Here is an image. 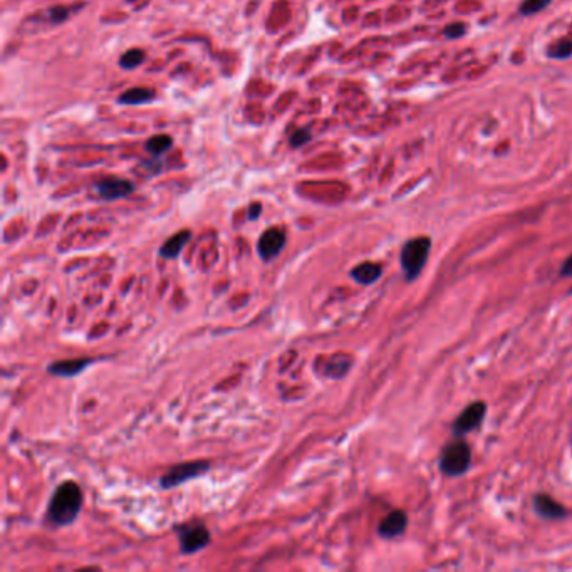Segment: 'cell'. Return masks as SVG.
Instances as JSON below:
<instances>
[{
    "mask_svg": "<svg viewBox=\"0 0 572 572\" xmlns=\"http://www.w3.org/2000/svg\"><path fill=\"white\" fill-rule=\"evenodd\" d=\"M83 494L74 481H66L59 485L51 497L47 507V515L56 525L73 524L81 512Z\"/></svg>",
    "mask_w": 572,
    "mask_h": 572,
    "instance_id": "cell-1",
    "label": "cell"
},
{
    "mask_svg": "<svg viewBox=\"0 0 572 572\" xmlns=\"http://www.w3.org/2000/svg\"><path fill=\"white\" fill-rule=\"evenodd\" d=\"M431 250V240L428 237H416L408 240L402 249V267L407 281H414L425 269Z\"/></svg>",
    "mask_w": 572,
    "mask_h": 572,
    "instance_id": "cell-2",
    "label": "cell"
},
{
    "mask_svg": "<svg viewBox=\"0 0 572 572\" xmlns=\"http://www.w3.org/2000/svg\"><path fill=\"white\" fill-rule=\"evenodd\" d=\"M472 463L470 447L463 440L447 445L440 455V470L447 477H460L467 474Z\"/></svg>",
    "mask_w": 572,
    "mask_h": 572,
    "instance_id": "cell-3",
    "label": "cell"
},
{
    "mask_svg": "<svg viewBox=\"0 0 572 572\" xmlns=\"http://www.w3.org/2000/svg\"><path fill=\"white\" fill-rule=\"evenodd\" d=\"M209 462H190V463H182V465H177L171 468L170 472L161 477V487L163 489H173L178 487V485L185 484L187 480L197 479V477L204 475L209 472Z\"/></svg>",
    "mask_w": 572,
    "mask_h": 572,
    "instance_id": "cell-4",
    "label": "cell"
},
{
    "mask_svg": "<svg viewBox=\"0 0 572 572\" xmlns=\"http://www.w3.org/2000/svg\"><path fill=\"white\" fill-rule=\"evenodd\" d=\"M485 413H487V404L477 402L472 403L470 407H467L463 412L458 414V418L455 420L452 430L455 436H463L470 431L477 430L484 421Z\"/></svg>",
    "mask_w": 572,
    "mask_h": 572,
    "instance_id": "cell-5",
    "label": "cell"
},
{
    "mask_svg": "<svg viewBox=\"0 0 572 572\" xmlns=\"http://www.w3.org/2000/svg\"><path fill=\"white\" fill-rule=\"evenodd\" d=\"M180 549L183 554H195L209 546L210 532L205 525H187L178 532Z\"/></svg>",
    "mask_w": 572,
    "mask_h": 572,
    "instance_id": "cell-6",
    "label": "cell"
},
{
    "mask_svg": "<svg viewBox=\"0 0 572 572\" xmlns=\"http://www.w3.org/2000/svg\"><path fill=\"white\" fill-rule=\"evenodd\" d=\"M284 245H286V233L281 228H269L262 233L257 244V250H259L260 259L264 262H270L281 254Z\"/></svg>",
    "mask_w": 572,
    "mask_h": 572,
    "instance_id": "cell-7",
    "label": "cell"
},
{
    "mask_svg": "<svg viewBox=\"0 0 572 572\" xmlns=\"http://www.w3.org/2000/svg\"><path fill=\"white\" fill-rule=\"evenodd\" d=\"M94 190H96V193L103 198V200L111 202L118 200V198L128 197L129 193H133L134 187L132 182H128V180L110 177L99 180V182L94 185Z\"/></svg>",
    "mask_w": 572,
    "mask_h": 572,
    "instance_id": "cell-8",
    "label": "cell"
},
{
    "mask_svg": "<svg viewBox=\"0 0 572 572\" xmlns=\"http://www.w3.org/2000/svg\"><path fill=\"white\" fill-rule=\"evenodd\" d=\"M534 510L539 517L546 520H559L564 519L567 515V510L561 506L557 500H554L552 497H549L546 494H537L534 495Z\"/></svg>",
    "mask_w": 572,
    "mask_h": 572,
    "instance_id": "cell-9",
    "label": "cell"
},
{
    "mask_svg": "<svg viewBox=\"0 0 572 572\" xmlns=\"http://www.w3.org/2000/svg\"><path fill=\"white\" fill-rule=\"evenodd\" d=\"M408 527V517L403 510H393L378 525V534L383 539H395L402 535Z\"/></svg>",
    "mask_w": 572,
    "mask_h": 572,
    "instance_id": "cell-10",
    "label": "cell"
},
{
    "mask_svg": "<svg viewBox=\"0 0 572 572\" xmlns=\"http://www.w3.org/2000/svg\"><path fill=\"white\" fill-rule=\"evenodd\" d=\"M93 359H67V361H57L49 364L47 371L51 375L62 376V378H71L79 375L83 369H86L89 364H93Z\"/></svg>",
    "mask_w": 572,
    "mask_h": 572,
    "instance_id": "cell-11",
    "label": "cell"
},
{
    "mask_svg": "<svg viewBox=\"0 0 572 572\" xmlns=\"http://www.w3.org/2000/svg\"><path fill=\"white\" fill-rule=\"evenodd\" d=\"M383 274V265L375 264V262H363L351 270V277L354 279L356 282L363 284V286H369V284H375L378 279L381 277Z\"/></svg>",
    "mask_w": 572,
    "mask_h": 572,
    "instance_id": "cell-12",
    "label": "cell"
},
{
    "mask_svg": "<svg viewBox=\"0 0 572 572\" xmlns=\"http://www.w3.org/2000/svg\"><path fill=\"white\" fill-rule=\"evenodd\" d=\"M190 238H192L190 230H182L175 233V235L170 237L163 244V247H161L160 255L163 257V259H177L180 252L183 250V247L190 242Z\"/></svg>",
    "mask_w": 572,
    "mask_h": 572,
    "instance_id": "cell-13",
    "label": "cell"
},
{
    "mask_svg": "<svg viewBox=\"0 0 572 572\" xmlns=\"http://www.w3.org/2000/svg\"><path fill=\"white\" fill-rule=\"evenodd\" d=\"M155 98V91L148 88H133L119 96V103L123 105H143Z\"/></svg>",
    "mask_w": 572,
    "mask_h": 572,
    "instance_id": "cell-14",
    "label": "cell"
},
{
    "mask_svg": "<svg viewBox=\"0 0 572 572\" xmlns=\"http://www.w3.org/2000/svg\"><path fill=\"white\" fill-rule=\"evenodd\" d=\"M351 366V359L348 356H332L331 359L327 361V366H326V371H324V375L331 376V378H341L346 375V371H348Z\"/></svg>",
    "mask_w": 572,
    "mask_h": 572,
    "instance_id": "cell-15",
    "label": "cell"
},
{
    "mask_svg": "<svg viewBox=\"0 0 572 572\" xmlns=\"http://www.w3.org/2000/svg\"><path fill=\"white\" fill-rule=\"evenodd\" d=\"M171 146H173V139H171L168 134H156V136L148 139L146 143L148 153H151V155L155 156H160L161 153H166Z\"/></svg>",
    "mask_w": 572,
    "mask_h": 572,
    "instance_id": "cell-16",
    "label": "cell"
},
{
    "mask_svg": "<svg viewBox=\"0 0 572 572\" xmlns=\"http://www.w3.org/2000/svg\"><path fill=\"white\" fill-rule=\"evenodd\" d=\"M143 61H145V52L141 49H129L121 56L119 66L123 69H134V67L141 66Z\"/></svg>",
    "mask_w": 572,
    "mask_h": 572,
    "instance_id": "cell-17",
    "label": "cell"
},
{
    "mask_svg": "<svg viewBox=\"0 0 572 572\" xmlns=\"http://www.w3.org/2000/svg\"><path fill=\"white\" fill-rule=\"evenodd\" d=\"M549 57L552 59H567L572 56V40H561L549 47Z\"/></svg>",
    "mask_w": 572,
    "mask_h": 572,
    "instance_id": "cell-18",
    "label": "cell"
},
{
    "mask_svg": "<svg viewBox=\"0 0 572 572\" xmlns=\"http://www.w3.org/2000/svg\"><path fill=\"white\" fill-rule=\"evenodd\" d=\"M551 2L552 0H525V2L522 4L520 12L524 13V16H534V13L544 11Z\"/></svg>",
    "mask_w": 572,
    "mask_h": 572,
    "instance_id": "cell-19",
    "label": "cell"
},
{
    "mask_svg": "<svg viewBox=\"0 0 572 572\" xmlns=\"http://www.w3.org/2000/svg\"><path fill=\"white\" fill-rule=\"evenodd\" d=\"M310 139V133L308 129H297V132L292 133L291 136V146L292 148H300L303 145H305Z\"/></svg>",
    "mask_w": 572,
    "mask_h": 572,
    "instance_id": "cell-20",
    "label": "cell"
},
{
    "mask_svg": "<svg viewBox=\"0 0 572 572\" xmlns=\"http://www.w3.org/2000/svg\"><path fill=\"white\" fill-rule=\"evenodd\" d=\"M465 24H462V22H457V24H452L447 27V30H445V34L448 35V37L452 39H457V37H462L463 34H465Z\"/></svg>",
    "mask_w": 572,
    "mask_h": 572,
    "instance_id": "cell-21",
    "label": "cell"
},
{
    "mask_svg": "<svg viewBox=\"0 0 572 572\" xmlns=\"http://www.w3.org/2000/svg\"><path fill=\"white\" fill-rule=\"evenodd\" d=\"M561 276H562V277H572V255L569 257V259L566 260L564 265H562Z\"/></svg>",
    "mask_w": 572,
    "mask_h": 572,
    "instance_id": "cell-22",
    "label": "cell"
},
{
    "mask_svg": "<svg viewBox=\"0 0 572 572\" xmlns=\"http://www.w3.org/2000/svg\"><path fill=\"white\" fill-rule=\"evenodd\" d=\"M260 209H262V206H260V204L252 205V206H250V211H249V218H250V220H254V218L259 217Z\"/></svg>",
    "mask_w": 572,
    "mask_h": 572,
    "instance_id": "cell-23",
    "label": "cell"
}]
</instances>
